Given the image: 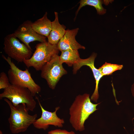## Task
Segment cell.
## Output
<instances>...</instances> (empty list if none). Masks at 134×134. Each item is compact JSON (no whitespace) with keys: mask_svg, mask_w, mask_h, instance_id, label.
<instances>
[{"mask_svg":"<svg viewBox=\"0 0 134 134\" xmlns=\"http://www.w3.org/2000/svg\"><path fill=\"white\" fill-rule=\"evenodd\" d=\"M33 95L27 88L10 84L0 94V99H8L14 105L25 104L30 111H33L36 106V102Z\"/></svg>","mask_w":134,"mask_h":134,"instance_id":"cell-5","label":"cell"},{"mask_svg":"<svg viewBox=\"0 0 134 134\" xmlns=\"http://www.w3.org/2000/svg\"><path fill=\"white\" fill-rule=\"evenodd\" d=\"M37 99L41 109L42 113L41 117L36 119L33 124L34 127L37 129L44 130L47 129L50 125L59 128L62 127L64 123V121L63 119L59 117L56 114L60 107H56L55 110L53 112L49 111L44 108L38 99Z\"/></svg>","mask_w":134,"mask_h":134,"instance_id":"cell-9","label":"cell"},{"mask_svg":"<svg viewBox=\"0 0 134 134\" xmlns=\"http://www.w3.org/2000/svg\"><path fill=\"white\" fill-rule=\"evenodd\" d=\"M3 44L5 53L8 57L18 62H23L31 57L32 50L21 43L13 33L5 37Z\"/></svg>","mask_w":134,"mask_h":134,"instance_id":"cell-6","label":"cell"},{"mask_svg":"<svg viewBox=\"0 0 134 134\" xmlns=\"http://www.w3.org/2000/svg\"><path fill=\"white\" fill-rule=\"evenodd\" d=\"M2 56L10 66L7 73L11 84L27 88L34 97L41 91V87L33 80L28 69L22 70L16 66L10 57Z\"/></svg>","mask_w":134,"mask_h":134,"instance_id":"cell-3","label":"cell"},{"mask_svg":"<svg viewBox=\"0 0 134 134\" xmlns=\"http://www.w3.org/2000/svg\"><path fill=\"white\" fill-rule=\"evenodd\" d=\"M4 100L10 108V113L8 120L11 133L16 134L26 131L36 119L37 114H29L30 110L25 104L14 105L7 99Z\"/></svg>","mask_w":134,"mask_h":134,"instance_id":"cell-2","label":"cell"},{"mask_svg":"<svg viewBox=\"0 0 134 134\" xmlns=\"http://www.w3.org/2000/svg\"><path fill=\"white\" fill-rule=\"evenodd\" d=\"M131 90L132 95L134 98V82L131 86Z\"/></svg>","mask_w":134,"mask_h":134,"instance_id":"cell-19","label":"cell"},{"mask_svg":"<svg viewBox=\"0 0 134 134\" xmlns=\"http://www.w3.org/2000/svg\"><path fill=\"white\" fill-rule=\"evenodd\" d=\"M80 5L75 13V19L76 16L80 9L83 7L89 5L93 6L96 9L97 13L100 15L105 14L106 10L104 9L102 5L103 3L102 0H81L79 2Z\"/></svg>","mask_w":134,"mask_h":134,"instance_id":"cell-15","label":"cell"},{"mask_svg":"<svg viewBox=\"0 0 134 134\" xmlns=\"http://www.w3.org/2000/svg\"><path fill=\"white\" fill-rule=\"evenodd\" d=\"M11 84L8 76L4 72L0 74V89H4L8 87Z\"/></svg>","mask_w":134,"mask_h":134,"instance_id":"cell-17","label":"cell"},{"mask_svg":"<svg viewBox=\"0 0 134 134\" xmlns=\"http://www.w3.org/2000/svg\"><path fill=\"white\" fill-rule=\"evenodd\" d=\"M133 131H134V129H133Z\"/></svg>","mask_w":134,"mask_h":134,"instance_id":"cell-21","label":"cell"},{"mask_svg":"<svg viewBox=\"0 0 134 134\" xmlns=\"http://www.w3.org/2000/svg\"><path fill=\"white\" fill-rule=\"evenodd\" d=\"M55 19L52 22V29L47 37L48 42L52 44H57L64 35L66 27L61 24L59 22L58 13L54 12Z\"/></svg>","mask_w":134,"mask_h":134,"instance_id":"cell-12","label":"cell"},{"mask_svg":"<svg viewBox=\"0 0 134 134\" xmlns=\"http://www.w3.org/2000/svg\"><path fill=\"white\" fill-rule=\"evenodd\" d=\"M123 67V65H122L105 62L98 69L103 76L111 75L115 71L121 70Z\"/></svg>","mask_w":134,"mask_h":134,"instance_id":"cell-16","label":"cell"},{"mask_svg":"<svg viewBox=\"0 0 134 134\" xmlns=\"http://www.w3.org/2000/svg\"><path fill=\"white\" fill-rule=\"evenodd\" d=\"M60 61L59 56H53L41 70L40 75L46 81L49 87L54 89L61 78L67 73Z\"/></svg>","mask_w":134,"mask_h":134,"instance_id":"cell-7","label":"cell"},{"mask_svg":"<svg viewBox=\"0 0 134 134\" xmlns=\"http://www.w3.org/2000/svg\"><path fill=\"white\" fill-rule=\"evenodd\" d=\"M97 55L96 53H93L87 59L80 58L77 62L73 65V73L75 74L78 70L84 66H87L91 68L96 82L95 89L91 97V100L96 102H97L99 97L98 90L99 83L100 79L103 77L99 69L97 68L94 66V61Z\"/></svg>","mask_w":134,"mask_h":134,"instance_id":"cell-10","label":"cell"},{"mask_svg":"<svg viewBox=\"0 0 134 134\" xmlns=\"http://www.w3.org/2000/svg\"><path fill=\"white\" fill-rule=\"evenodd\" d=\"M61 52L59 59L62 64L65 63L71 66L76 64L80 58L78 50L69 49Z\"/></svg>","mask_w":134,"mask_h":134,"instance_id":"cell-14","label":"cell"},{"mask_svg":"<svg viewBox=\"0 0 134 134\" xmlns=\"http://www.w3.org/2000/svg\"><path fill=\"white\" fill-rule=\"evenodd\" d=\"M79 30V28H77L66 30L64 35L57 44L59 51H61L69 49L78 50L85 49V47L79 44L75 39V36Z\"/></svg>","mask_w":134,"mask_h":134,"instance_id":"cell-11","label":"cell"},{"mask_svg":"<svg viewBox=\"0 0 134 134\" xmlns=\"http://www.w3.org/2000/svg\"><path fill=\"white\" fill-rule=\"evenodd\" d=\"M33 56L23 62L28 68L33 67L36 71L41 70L53 56L58 55L59 51L57 44H52L47 41L36 44Z\"/></svg>","mask_w":134,"mask_h":134,"instance_id":"cell-4","label":"cell"},{"mask_svg":"<svg viewBox=\"0 0 134 134\" xmlns=\"http://www.w3.org/2000/svg\"><path fill=\"white\" fill-rule=\"evenodd\" d=\"M32 23L31 21H25L20 25L13 33L17 38L20 39L32 50L29 45L31 42L35 41L44 42L46 41V38L36 33L32 27Z\"/></svg>","mask_w":134,"mask_h":134,"instance_id":"cell-8","label":"cell"},{"mask_svg":"<svg viewBox=\"0 0 134 134\" xmlns=\"http://www.w3.org/2000/svg\"><path fill=\"white\" fill-rule=\"evenodd\" d=\"M48 134H75L73 131H68L65 130L57 129L49 131Z\"/></svg>","mask_w":134,"mask_h":134,"instance_id":"cell-18","label":"cell"},{"mask_svg":"<svg viewBox=\"0 0 134 134\" xmlns=\"http://www.w3.org/2000/svg\"><path fill=\"white\" fill-rule=\"evenodd\" d=\"M46 12L43 16L32 23V26L34 30L38 34L47 38L52 29V22L47 17Z\"/></svg>","mask_w":134,"mask_h":134,"instance_id":"cell-13","label":"cell"},{"mask_svg":"<svg viewBox=\"0 0 134 134\" xmlns=\"http://www.w3.org/2000/svg\"><path fill=\"white\" fill-rule=\"evenodd\" d=\"M100 103H93L88 94L76 97L69 109V122L75 131L82 132L85 130V121L98 109L96 107Z\"/></svg>","mask_w":134,"mask_h":134,"instance_id":"cell-1","label":"cell"},{"mask_svg":"<svg viewBox=\"0 0 134 134\" xmlns=\"http://www.w3.org/2000/svg\"><path fill=\"white\" fill-rule=\"evenodd\" d=\"M0 134H3L2 131L1 130L0 131Z\"/></svg>","mask_w":134,"mask_h":134,"instance_id":"cell-20","label":"cell"}]
</instances>
